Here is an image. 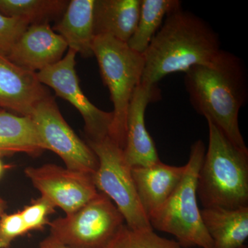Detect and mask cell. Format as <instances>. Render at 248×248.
Returning a JSON list of instances; mask_svg holds the SVG:
<instances>
[{
  "mask_svg": "<svg viewBox=\"0 0 248 248\" xmlns=\"http://www.w3.org/2000/svg\"><path fill=\"white\" fill-rule=\"evenodd\" d=\"M184 84L196 112L215 124L235 146L247 149L239 124L240 110L248 98V73L243 60L221 50L208 64L186 72Z\"/></svg>",
  "mask_w": 248,
  "mask_h": 248,
  "instance_id": "obj_1",
  "label": "cell"
},
{
  "mask_svg": "<svg viewBox=\"0 0 248 248\" xmlns=\"http://www.w3.org/2000/svg\"><path fill=\"white\" fill-rule=\"evenodd\" d=\"M221 50L219 36L213 28L180 8L166 16L143 53L141 84L155 86L172 73H186L192 67L208 64Z\"/></svg>",
  "mask_w": 248,
  "mask_h": 248,
  "instance_id": "obj_2",
  "label": "cell"
},
{
  "mask_svg": "<svg viewBox=\"0 0 248 248\" xmlns=\"http://www.w3.org/2000/svg\"><path fill=\"white\" fill-rule=\"evenodd\" d=\"M208 150L197 179L203 208L248 206V149L235 146L210 121Z\"/></svg>",
  "mask_w": 248,
  "mask_h": 248,
  "instance_id": "obj_3",
  "label": "cell"
},
{
  "mask_svg": "<svg viewBox=\"0 0 248 248\" xmlns=\"http://www.w3.org/2000/svg\"><path fill=\"white\" fill-rule=\"evenodd\" d=\"M205 151L202 140L192 143L185 172L177 188L148 217L153 229L175 236L183 248H213L197 202V179Z\"/></svg>",
  "mask_w": 248,
  "mask_h": 248,
  "instance_id": "obj_4",
  "label": "cell"
},
{
  "mask_svg": "<svg viewBox=\"0 0 248 248\" xmlns=\"http://www.w3.org/2000/svg\"><path fill=\"white\" fill-rule=\"evenodd\" d=\"M93 51L113 104L108 137L124 149L127 113L135 90L141 84L144 58L143 54L130 48L128 44L109 35L95 36Z\"/></svg>",
  "mask_w": 248,
  "mask_h": 248,
  "instance_id": "obj_5",
  "label": "cell"
},
{
  "mask_svg": "<svg viewBox=\"0 0 248 248\" xmlns=\"http://www.w3.org/2000/svg\"><path fill=\"white\" fill-rule=\"evenodd\" d=\"M98 159L93 180L98 192L107 196L135 231L153 230L135 188L131 168L124 158L123 149L109 137L97 141H86Z\"/></svg>",
  "mask_w": 248,
  "mask_h": 248,
  "instance_id": "obj_6",
  "label": "cell"
},
{
  "mask_svg": "<svg viewBox=\"0 0 248 248\" xmlns=\"http://www.w3.org/2000/svg\"><path fill=\"white\" fill-rule=\"evenodd\" d=\"M125 220L113 202L99 192L74 213L48 224L51 236L71 248H107Z\"/></svg>",
  "mask_w": 248,
  "mask_h": 248,
  "instance_id": "obj_7",
  "label": "cell"
},
{
  "mask_svg": "<svg viewBox=\"0 0 248 248\" xmlns=\"http://www.w3.org/2000/svg\"><path fill=\"white\" fill-rule=\"evenodd\" d=\"M30 117L45 150L58 155L66 169L92 175L97 170V156L68 125L50 94L39 103Z\"/></svg>",
  "mask_w": 248,
  "mask_h": 248,
  "instance_id": "obj_8",
  "label": "cell"
},
{
  "mask_svg": "<svg viewBox=\"0 0 248 248\" xmlns=\"http://www.w3.org/2000/svg\"><path fill=\"white\" fill-rule=\"evenodd\" d=\"M76 51L68 48L61 60L37 72V78L41 84L51 88L58 97L69 102L81 114L86 141H100L108 137L113 115L112 112L99 109L85 95L76 73Z\"/></svg>",
  "mask_w": 248,
  "mask_h": 248,
  "instance_id": "obj_9",
  "label": "cell"
},
{
  "mask_svg": "<svg viewBox=\"0 0 248 248\" xmlns=\"http://www.w3.org/2000/svg\"><path fill=\"white\" fill-rule=\"evenodd\" d=\"M24 174L40 192L41 197L48 200L55 208L62 209L66 215L76 212L99 192L93 183L92 174L58 165L30 166L24 170Z\"/></svg>",
  "mask_w": 248,
  "mask_h": 248,
  "instance_id": "obj_10",
  "label": "cell"
},
{
  "mask_svg": "<svg viewBox=\"0 0 248 248\" xmlns=\"http://www.w3.org/2000/svg\"><path fill=\"white\" fill-rule=\"evenodd\" d=\"M157 85L140 84L135 90L126 120V138L124 158L130 168L147 166L160 161L157 150L145 124V113L151 103L161 99Z\"/></svg>",
  "mask_w": 248,
  "mask_h": 248,
  "instance_id": "obj_11",
  "label": "cell"
},
{
  "mask_svg": "<svg viewBox=\"0 0 248 248\" xmlns=\"http://www.w3.org/2000/svg\"><path fill=\"white\" fill-rule=\"evenodd\" d=\"M49 95L37 73L17 66L0 54V109L30 117L39 103Z\"/></svg>",
  "mask_w": 248,
  "mask_h": 248,
  "instance_id": "obj_12",
  "label": "cell"
},
{
  "mask_svg": "<svg viewBox=\"0 0 248 248\" xmlns=\"http://www.w3.org/2000/svg\"><path fill=\"white\" fill-rule=\"evenodd\" d=\"M68 49L49 23L32 24L18 38L7 58L17 66L40 72L63 58Z\"/></svg>",
  "mask_w": 248,
  "mask_h": 248,
  "instance_id": "obj_13",
  "label": "cell"
},
{
  "mask_svg": "<svg viewBox=\"0 0 248 248\" xmlns=\"http://www.w3.org/2000/svg\"><path fill=\"white\" fill-rule=\"evenodd\" d=\"M185 169V166H170L161 161L132 168L139 200L147 216L169 200L182 180Z\"/></svg>",
  "mask_w": 248,
  "mask_h": 248,
  "instance_id": "obj_14",
  "label": "cell"
},
{
  "mask_svg": "<svg viewBox=\"0 0 248 248\" xmlns=\"http://www.w3.org/2000/svg\"><path fill=\"white\" fill-rule=\"evenodd\" d=\"M94 0H71L53 30L66 42L68 48L84 58L93 55Z\"/></svg>",
  "mask_w": 248,
  "mask_h": 248,
  "instance_id": "obj_15",
  "label": "cell"
},
{
  "mask_svg": "<svg viewBox=\"0 0 248 248\" xmlns=\"http://www.w3.org/2000/svg\"><path fill=\"white\" fill-rule=\"evenodd\" d=\"M141 0H94V35H109L127 42L140 17Z\"/></svg>",
  "mask_w": 248,
  "mask_h": 248,
  "instance_id": "obj_16",
  "label": "cell"
},
{
  "mask_svg": "<svg viewBox=\"0 0 248 248\" xmlns=\"http://www.w3.org/2000/svg\"><path fill=\"white\" fill-rule=\"evenodd\" d=\"M213 248H240L248 237V206L229 209L210 207L201 210Z\"/></svg>",
  "mask_w": 248,
  "mask_h": 248,
  "instance_id": "obj_17",
  "label": "cell"
},
{
  "mask_svg": "<svg viewBox=\"0 0 248 248\" xmlns=\"http://www.w3.org/2000/svg\"><path fill=\"white\" fill-rule=\"evenodd\" d=\"M45 146L31 117L0 109V157L17 153L38 156Z\"/></svg>",
  "mask_w": 248,
  "mask_h": 248,
  "instance_id": "obj_18",
  "label": "cell"
},
{
  "mask_svg": "<svg viewBox=\"0 0 248 248\" xmlns=\"http://www.w3.org/2000/svg\"><path fill=\"white\" fill-rule=\"evenodd\" d=\"M182 8L179 0H141L136 29L127 42L128 46L143 54L168 15Z\"/></svg>",
  "mask_w": 248,
  "mask_h": 248,
  "instance_id": "obj_19",
  "label": "cell"
},
{
  "mask_svg": "<svg viewBox=\"0 0 248 248\" xmlns=\"http://www.w3.org/2000/svg\"><path fill=\"white\" fill-rule=\"evenodd\" d=\"M67 0H0V14L32 24L49 23L62 17Z\"/></svg>",
  "mask_w": 248,
  "mask_h": 248,
  "instance_id": "obj_20",
  "label": "cell"
},
{
  "mask_svg": "<svg viewBox=\"0 0 248 248\" xmlns=\"http://www.w3.org/2000/svg\"><path fill=\"white\" fill-rule=\"evenodd\" d=\"M107 248H184L177 241L156 234L153 230L135 231L124 224Z\"/></svg>",
  "mask_w": 248,
  "mask_h": 248,
  "instance_id": "obj_21",
  "label": "cell"
},
{
  "mask_svg": "<svg viewBox=\"0 0 248 248\" xmlns=\"http://www.w3.org/2000/svg\"><path fill=\"white\" fill-rule=\"evenodd\" d=\"M19 212L28 232L41 231L48 226L49 215L55 213V207L46 199L40 197Z\"/></svg>",
  "mask_w": 248,
  "mask_h": 248,
  "instance_id": "obj_22",
  "label": "cell"
},
{
  "mask_svg": "<svg viewBox=\"0 0 248 248\" xmlns=\"http://www.w3.org/2000/svg\"><path fill=\"white\" fill-rule=\"evenodd\" d=\"M29 24L16 18L0 14V54L7 57Z\"/></svg>",
  "mask_w": 248,
  "mask_h": 248,
  "instance_id": "obj_23",
  "label": "cell"
},
{
  "mask_svg": "<svg viewBox=\"0 0 248 248\" xmlns=\"http://www.w3.org/2000/svg\"><path fill=\"white\" fill-rule=\"evenodd\" d=\"M27 232L20 212L0 217V248H9L15 239Z\"/></svg>",
  "mask_w": 248,
  "mask_h": 248,
  "instance_id": "obj_24",
  "label": "cell"
},
{
  "mask_svg": "<svg viewBox=\"0 0 248 248\" xmlns=\"http://www.w3.org/2000/svg\"><path fill=\"white\" fill-rule=\"evenodd\" d=\"M40 248H71L65 246L64 244L59 241L58 239L54 238L51 235H49L43 241H41Z\"/></svg>",
  "mask_w": 248,
  "mask_h": 248,
  "instance_id": "obj_25",
  "label": "cell"
},
{
  "mask_svg": "<svg viewBox=\"0 0 248 248\" xmlns=\"http://www.w3.org/2000/svg\"><path fill=\"white\" fill-rule=\"evenodd\" d=\"M7 209V202L0 196V217L3 215Z\"/></svg>",
  "mask_w": 248,
  "mask_h": 248,
  "instance_id": "obj_26",
  "label": "cell"
},
{
  "mask_svg": "<svg viewBox=\"0 0 248 248\" xmlns=\"http://www.w3.org/2000/svg\"><path fill=\"white\" fill-rule=\"evenodd\" d=\"M6 166H5L4 163L2 162V161L1 160V158H0V179L2 177L3 174H4L5 170L6 169Z\"/></svg>",
  "mask_w": 248,
  "mask_h": 248,
  "instance_id": "obj_27",
  "label": "cell"
},
{
  "mask_svg": "<svg viewBox=\"0 0 248 248\" xmlns=\"http://www.w3.org/2000/svg\"><path fill=\"white\" fill-rule=\"evenodd\" d=\"M240 248H248V247H247V246H245V245H244V246H243L242 247H241Z\"/></svg>",
  "mask_w": 248,
  "mask_h": 248,
  "instance_id": "obj_28",
  "label": "cell"
},
{
  "mask_svg": "<svg viewBox=\"0 0 248 248\" xmlns=\"http://www.w3.org/2000/svg\"><path fill=\"white\" fill-rule=\"evenodd\" d=\"M38 248H40V247H39Z\"/></svg>",
  "mask_w": 248,
  "mask_h": 248,
  "instance_id": "obj_29",
  "label": "cell"
}]
</instances>
